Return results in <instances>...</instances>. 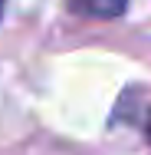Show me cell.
Segmentation results:
<instances>
[{"mask_svg":"<svg viewBox=\"0 0 151 155\" xmlns=\"http://www.w3.org/2000/svg\"><path fill=\"white\" fill-rule=\"evenodd\" d=\"M0 13H3V0H0Z\"/></svg>","mask_w":151,"mask_h":155,"instance_id":"obj_3","label":"cell"},{"mask_svg":"<svg viewBox=\"0 0 151 155\" xmlns=\"http://www.w3.org/2000/svg\"><path fill=\"white\" fill-rule=\"evenodd\" d=\"M145 132H148V142H151V119H148V129H145Z\"/></svg>","mask_w":151,"mask_h":155,"instance_id":"obj_2","label":"cell"},{"mask_svg":"<svg viewBox=\"0 0 151 155\" xmlns=\"http://www.w3.org/2000/svg\"><path fill=\"white\" fill-rule=\"evenodd\" d=\"M76 13H86V17H99V20H112V17H121L128 0H72L69 3Z\"/></svg>","mask_w":151,"mask_h":155,"instance_id":"obj_1","label":"cell"}]
</instances>
